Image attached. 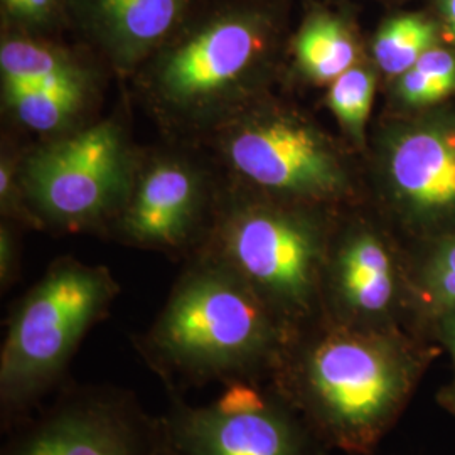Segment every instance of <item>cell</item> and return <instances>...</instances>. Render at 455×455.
<instances>
[{
    "label": "cell",
    "instance_id": "obj_18",
    "mask_svg": "<svg viewBox=\"0 0 455 455\" xmlns=\"http://www.w3.org/2000/svg\"><path fill=\"white\" fill-rule=\"evenodd\" d=\"M439 44L437 24L422 14L391 17L374 36L373 61L378 73L393 82Z\"/></svg>",
    "mask_w": 455,
    "mask_h": 455
},
{
    "label": "cell",
    "instance_id": "obj_13",
    "mask_svg": "<svg viewBox=\"0 0 455 455\" xmlns=\"http://www.w3.org/2000/svg\"><path fill=\"white\" fill-rule=\"evenodd\" d=\"M186 0H93L98 26L115 63L131 69L161 44Z\"/></svg>",
    "mask_w": 455,
    "mask_h": 455
},
{
    "label": "cell",
    "instance_id": "obj_1",
    "mask_svg": "<svg viewBox=\"0 0 455 455\" xmlns=\"http://www.w3.org/2000/svg\"><path fill=\"white\" fill-rule=\"evenodd\" d=\"M440 355L437 344L407 331L319 319L287 341L270 381L331 451L371 455Z\"/></svg>",
    "mask_w": 455,
    "mask_h": 455
},
{
    "label": "cell",
    "instance_id": "obj_14",
    "mask_svg": "<svg viewBox=\"0 0 455 455\" xmlns=\"http://www.w3.org/2000/svg\"><path fill=\"white\" fill-rule=\"evenodd\" d=\"M405 260L410 331L430 341L432 324L455 306V233L407 242Z\"/></svg>",
    "mask_w": 455,
    "mask_h": 455
},
{
    "label": "cell",
    "instance_id": "obj_16",
    "mask_svg": "<svg viewBox=\"0 0 455 455\" xmlns=\"http://www.w3.org/2000/svg\"><path fill=\"white\" fill-rule=\"evenodd\" d=\"M84 88V76L37 86L4 88V101L28 129L52 132L65 127L80 112Z\"/></svg>",
    "mask_w": 455,
    "mask_h": 455
},
{
    "label": "cell",
    "instance_id": "obj_5",
    "mask_svg": "<svg viewBox=\"0 0 455 455\" xmlns=\"http://www.w3.org/2000/svg\"><path fill=\"white\" fill-rule=\"evenodd\" d=\"M373 156L378 191L403 240L455 233V107L391 118Z\"/></svg>",
    "mask_w": 455,
    "mask_h": 455
},
{
    "label": "cell",
    "instance_id": "obj_17",
    "mask_svg": "<svg viewBox=\"0 0 455 455\" xmlns=\"http://www.w3.org/2000/svg\"><path fill=\"white\" fill-rule=\"evenodd\" d=\"M454 95L455 51L439 44L391 82V101L403 114L435 108Z\"/></svg>",
    "mask_w": 455,
    "mask_h": 455
},
{
    "label": "cell",
    "instance_id": "obj_21",
    "mask_svg": "<svg viewBox=\"0 0 455 455\" xmlns=\"http://www.w3.org/2000/svg\"><path fill=\"white\" fill-rule=\"evenodd\" d=\"M428 339L439 346L442 355H447L451 366L449 378L437 391L435 402L445 413L455 417V306L445 310L432 324Z\"/></svg>",
    "mask_w": 455,
    "mask_h": 455
},
{
    "label": "cell",
    "instance_id": "obj_24",
    "mask_svg": "<svg viewBox=\"0 0 455 455\" xmlns=\"http://www.w3.org/2000/svg\"><path fill=\"white\" fill-rule=\"evenodd\" d=\"M443 28L455 43V0H437Z\"/></svg>",
    "mask_w": 455,
    "mask_h": 455
},
{
    "label": "cell",
    "instance_id": "obj_12",
    "mask_svg": "<svg viewBox=\"0 0 455 455\" xmlns=\"http://www.w3.org/2000/svg\"><path fill=\"white\" fill-rule=\"evenodd\" d=\"M199 196V180L189 167L171 161L154 164L124 214L122 236L144 248H184L195 229Z\"/></svg>",
    "mask_w": 455,
    "mask_h": 455
},
{
    "label": "cell",
    "instance_id": "obj_15",
    "mask_svg": "<svg viewBox=\"0 0 455 455\" xmlns=\"http://www.w3.org/2000/svg\"><path fill=\"white\" fill-rule=\"evenodd\" d=\"M295 56L306 78L317 84H331L358 65V44L344 20L319 12L302 26L295 41Z\"/></svg>",
    "mask_w": 455,
    "mask_h": 455
},
{
    "label": "cell",
    "instance_id": "obj_25",
    "mask_svg": "<svg viewBox=\"0 0 455 455\" xmlns=\"http://www.w3.org/2000/svg\"><path fill=\"white\" fill-rule=\"evenodd\" d=\"M150 455H180L176 452V449L171 445L169 439L165 437L163 420H161V435H159V440H157V443H156V447H154V451H152Z\"/></svg>",
    "mask_w": 455,
    "mask_h": 455
},
{
    "label": "cell",
    "instance_id": "obj_19",
    "mask_svg": "<svg viewBox=\"0 0 455 455\" xmlns=\"http://www.w3.org/2000/svg\"><path fill=\"white\" fill-rule=\"evenodd\" d=\"M2 88L37 86L83 78L82 69L58 49L31 39H9L0 48Z\"/></svg>",
    "mask_w": 455,
    "mask_h": 455
},
{
    "label": "cell",
    "instance_id": "obj_11",
    "mask_svg": "<svg viewBox=\"0 0 455 455\" xmlns=\"http://www.w3.org/2000/svg\"><path fill=\"white\" fill-rule=\"evenodd\" d=\"M267 46L260 19L221 17L164 56L154 73L156 92L180 110L210 107L259 75Z\"/></svg>",
    "mask_w": 455,
    "mask_h": 455
},
{
    "label": "cell",
    "instance_id": "obj_6",
    "mask_svg": "<svg viewBox=\"0 0 455 455\" xmlns=\"http://www.w3.org/2000/svg\"><path fill=\"white\" fill-rule=\"evenodd\" d=\"M180 455H329L332 451L272 381H238L208 405L171 393L161 415Z\"/></svg>",
    "mask_w": 455,
    "mask_h": 455
},
{
    "label": "cell",
    "instance_id": "obj_7",
    "mask_svg": "<svg viewBox=\"0 0 455 455\" xmlns=\"http://www.w3.org/2000/svg\"><path fill=\"white\" fill-rule=\"evenodd\" d=\"M321 321L363 331H410L405 244L387 228L355 220L332 229Z\"/></svg>",
    "mask_w": 455,
    "mask_h": 455
},
{
    "label": "cell",
    "instance_id": "obj_8",
    "mask_svg": "<svg viewBox=\"0 0 455 455\" xmlns=\"http://www.w3.org/2000/svg\"><path fill=\"white\" fill-rule=\"evenodd\" d=\"M227 157L244 180L295 203H334L353 191L338 147L291 112L268 110L238 122L228 133Z\"/></svg>",
    "mask_w": 455,
    "mask_h": 455
},
{
    "label": "cell",
    "instance_id": "obj_10",
    "mask_svg": "<svg viewBox=\"0 0 455 455\" xmlns=\"http://www.w3.org/2000/svg\"><path fill=\"white\" fill-rule=\"evenodd\" d=\"M129 178V154L112 122L36 150L24 186L41 214L60 227H83L112 206Z\"/></svg>",
    "mask_w": 455,
    "mask_h": 455
},
{
    "label": "cell",
    "instance_id": "obj_4",
    "mask_svg": "<svg viewBox=\"0 0 455 455\" xmlns=\"http://www.w3.org/2000/svg\"><path fill=\"white\" fill-rule=\"evenodd\" d=\"M331 235L314 212L248 206L228 216L206 251L242 276L292 338L321 319Z\"/></svg>",
    "mask_w": 455,
    "mask_h": 455
},
{
    "label": "cell",
    "instance_id": "obj_9",
    "mask_svg": "<svg viewBox=\"0 0 455 455\" xmlns=\"http://www.w3.org/2000/svg\"><path fill=\"white\" fill-rule=\"evenodd\" d=\"M9 432L2 455H150L161 417L125 388L84 385L65 388Z\"/></svg>",
    "mask_w": 455,
    "mask_h": 455
},
{
    "label": "cell",
    "instance_id": "obj_3",
    "mask_svg": "<svg viewBox=\"0 0 455 455\" xmlns=\"http://www.w3.org/2000/svg\"><path fill=\"white\" fill-rule=\"evenodd\" d=\"M116 295L108 268L61 259L19 300L0 349L4 430L24 422L48 395L63 388L80 344Z\"/></svg>",
    "mask_w": 455,
    "mask_h": 455
},
{
    "label": "cell",
    "instance_id": "obj_20",
    "mask_svg": "<svg viewBox=\"0 0 455 455\" xmlns=\"http://www.w3.org/2000/svg\"><path fill=\"white\" fill-rule=\"evenodd\" d=\"M378 69L358 65L349 68L329 84L327 105L346 137L358 147H366V129L373 108Z\"/></svg>",
    "mask_w": 455,
    "mask_h": 455
},
{
    "label": "cell",
    "instance_id": "obj_2",
    "mask_svg": "<svg viewBox=\"0 0 455 455\" xmlns=\"http://www.w3.org/2000/svg\"><path fill=\"white\" fill-rule=\"evenodd\" d=\"M289 339L243 278L204 251L133 346L169 395H182L210 383L270 381Z\"/></svg>",
    "mask_w": 455,
    "mask_h": 455
},
{
    "label": "cell",
    "instance_id": "obj_23",
    "mask_svg": "<svg viewBox=\"0 0 455 455\" xmlns=\"http://www.w3.org/2000/svg\"><path fill=\"white\" fill-rule=\"evenodd\" d=\"M19 255H17V244L11 233L2 231V259H0V270H2V285L7 287L14 282L19 267Z\"/></svg>",
    "mask_w": 455,
    "mask_h": 455
},
{
    "label": "cell",
    "instance_id": "obj_22",
    "mask_svg": "<svg viewBox=\"0 0 455 455\" xmlns=\"http://www.w3.org/2000/svg\"><path fill=\"white\" fill-rule=\"evenodd\" d=\"M9 14L24 20H41L48 16L56 0H2Z\"/></svg>",
    "mask_w": 455,
    "mask_h": 455
}]
</instances>
